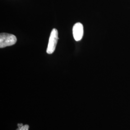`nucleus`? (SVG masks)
Returning a JSON list of instances; mask_svg holds the SVG:
<instances>
[{
	"label": "nucleus",
	"instance_id": "obj_1",
	"mask_svg": "<svg viewBox=\"0 0 130 130\" xmlns=\"http://www.w3.org/2000/svg\"><path fill=\"white\" fill-rule=\"evenodd\" d=\"M17 41L16 37L11 34L1 33L0 34V48L10 46L14 45Z\"/></svg>",
	"mask_w": 130,
	"mask_h": 130
},
{
	"label": "nucleus",
	"instance_id": "obj_2",
	"mask_svg": "<svg viewBox=\"0 0 130 130\" xmlns=\"http://www.w3.org/2000/svg\"><path fill=\"white\" fill-rule=\"evenodd\" d=\"M58 40V31L56 28H54L51 31L49 38V42L47 48V54H52L55 51Z\"/></svg>",
	"mask_w": 130,
	"mask_h": 130
},
{
	"label": "nucleus",
	"instance_id": "obj_3",
	"mask_svg": "<svg viewBox=\"0 0 130 130\" xmlns=\"http://www.w3.org/2000/svg\"><path fill=\"white\" fill-rule=\"evenodd\" d=\"M73 35L76 41H79L82 40L84 36V26L80 23L75 24L72 29Z\"/></svg>",
	"mask_w": 130,
	"mask_h": 130
},
{
	"label": "nucleus",
	"instance_id": "obj_4",
	"mask_svg": "<svg viewBox=\"0 0 130 130\" xmlns=\"http://www.w3.org/2000/svg\"><path fill=\"white\" fill-rule=\"evenodd\" d=\"M18 125L19 126V128L16 130H28L29 126L28 125H23L22 124H18Z\"/></svg>",
	"mask_w": 130,
	"mask_h": 130
}]
</instances>
